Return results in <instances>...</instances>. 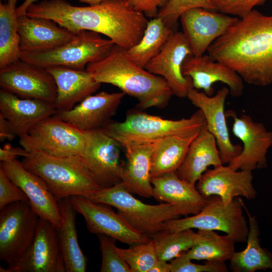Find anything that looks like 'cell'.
Segmentation results:
<instances>
[{
  "mask_svg": "<svg viewBox=\"0 0 272 272\" xmlns=\"http://www.w3.org/2000/svg\"><path fill=\"white\" fill-rule=\"evenodd\" d=\"M26 15L52 20L74 33L86 30L103 34L125 49L140 41L148 22L125 0L83 7L65 0H43L30 5Z\"/></svg>",
  "mask_w": 272,
  "mask_h": 272,
  "instance_id": "1",
  "label": "cell"
},
{
  "mask_svg": "<svg viewBox=\"0 0 272 272\" xmlns=\"http://www.w3.org/2000/svg\"><path fill=\"white\" fill-rule=\"evenodd\" d=\"M208 51L247 84H271L272 15L253 10L214 41Z\"/></svg>",
  "mask_w": 272,
  "mask_h": 272,
  "instance_id": "2",
  "label": "cell"
},
{
  "mask_svg": "<svg viewBox=\"0 0 272 272\" xmlns=\"http://www.w3.org/2000/svg\"><path fill=\"white\" fill-rule=\"evenodd\" d=\"M100 84L113 85L136 99L137 108L166 106L173 95L166 81L135 63L126 49L114 44L103 56L89 63L86 69Z\"/></svg>",
  "mask_w": 272,
  "mask_h": 272,
  "instance_id": "3",
  "label": "cell"
},
{
  "mask_svg": "<svg viewBox=\"0 0 272 272\" xmlns=\"http://www.w3.org/2000/svg\"><path fill=\"white\" fill-rule=\"evenodd\" d=\"M22 162L42 179L58 200L75 195L89 198L101 188L81 156L56 157L34 150Z\"/></svg>",
  "mask_w": 272,
  "mask_h": 272,
  "instance_id": "4",
  "label": "cell"
},
{
  "mask_svg": "<svg viewBox=\"0 0 272 272\" xmlns=\"http://www.w3.org/2000/svg\"><path fill=\"white\" fill-rule=\"evenodd\" d=\"M139 108L127 112L123 121L110 120L102 128L121 147L131 143L154 142L172 135H184L198 131L205 120L198 109L188 118L168 119L146 113Z\"/></svg>",
  "mask_w": 272,
  "mask_h": 272,
  "instance_id": "5",
  "label": "cell"
},
{
  "mask_svg": "<svg viewBox=\"0 0 272 272\" xmlns=\"http://www.w3.org/2000/svg\"><path fill=\"white\" fill-rule=\"evenodd\" d=\"M89 198L114 207L130 226L148 237L163 231L167 221L180 216L169 203L152 205L143 202L129 192L121 182L98 189Z\"/></svg>",
  "mask_w": 272,
  "mask_h": 272,
  "instance_id": "6",
  "label": "cell"
},
{
  "mask_svg": "<svg viewBox=\"0 0 272 272\" xmlns=\"http://www.w3.org/2000/svg\"><path fill=\"white\" fill-rule=\"evenodd\" d=\"M243 205L241 197L226 205L219 196H211L199 213L169 220L165 222L164 230L171 232L189 229L219 231L230 236L236 243H244L249 228L243 213Z\"/></svg>",
  "mask_w": 272,
  "mask_h": 272,
  "instance_id": "7",
  "label": "cell"
},
{
  "mask_svg": "<svg viewBox=\"0 0 272 272\" xmlns=\"http://www.w3.org/2000/svg\"><path fill=\"white\" fill-rule=\"evenodd\" d=\"M114 45L100 34L81 31L68 42L54 48L37 52H21L20 59L43 68L64 66L84 70L85 66L105 55Z\"/></svg>",
  "mask_w": 272,
  "mask_h": 272,
  "instance_id": "8",
  "label": "cell"
},
{
  "mask_svg": "<svg viewBox=\"0 0 272 272\" xmlns=\"http://www.w3.org/2000/svg\"><path fill=\"white\" fill-rule=\"evenodd\" d=\"M21 147L56 157H82L86 144L85 132L53 115L43 119L20 137Z\"/></svg>",
  "mask_w": 272,
  "mask_h": 272,
  "instance_id": "9",
  "label": "cell"
},
{
  "mask_svg": "<svg viewBox=\"0 0 272 272\" xmlns=\"http://www.w3.org/2000/svg\"><path fill=\"white\" fill-rule=\"evenodd\" d=\"M0 211V259L10 264L30 246L40 218L29 201L11 203Z\"/></svg>",
  "mask_w": 272,
  "mask_h": 272,
  "instance_id": "10",
  "label": "cell"
},
{
  "mask_svg": "<svg viewBox=\"0 0 272 272\" xmlns=\"http://www.w3.org/2000/svg\"><path fill=\"white\" fill-rule=\"evenodd\" d=\"M84 162L101 188L121 182L124 163L120 159L119 143L102 128L85 131Z\"/></svg>",
  "mask_w": 272,
  "mask_h": 272,
  "instance_id": "11",
  "label": "cell"
},
{
  "mask_svg": "<svg viewBox=\"0 0 272 272\" xmlns=\"http://www.w3.org/2000/svg\"><path fill=\"white\" fill-rule=\"evenodd\" d=\"M70 199L77 212L84 217L90 233L105 235L129 245L151 240L134 229L110 206L94 202L83 196H72Z\"/></svg>",
  "mask_w": 272,
  "mask_h": 272,
  "instance_id": "12",
  "label": "cell"
},
{
  "mask_svg": "<svg viewBox=\"0 0 272 272\" xmlns=\"http://www.w3.org/2000/svg\"><path fill=\"white\" fill-rule=\"evenodd\" d=\"M2 89L20 97L54 103L56 86L45 69L21 59L0 69Z\"/></svg>",
  "mask_w": 272,
  "mask_h": 272,
  "instance_id": "13",
  "label": "cell"
},
{
  "mask_svg": "<svg viewBox=\"0 0 272 272\" xmlns=\"http://www.w3.org/2000/svg\"><path fill=\"white\" fill-rule=\"evenodd\" d=\"M227 116L232 117V132L243 143L240 153L228 165L234 170L261 169L267 167L266 154L272 145V131L263 123L254 121L247 115L237 116L233 110L227 111Z\"/></svg>",
  "mask_w": 272,
  "mask_h": 272,
  "instance_id": "14",
  "label": "cell"
},
{
  "mask_svg": "<svg viewBox=\"0 0 272 272\" xmlns=\"http://www.w3.org/2000/svg\"><path fill=\"white\" fill-rule=\"evenodd\" d=\"M1 272H64L56 227L39 219L35 238L29 248L17 261L0 267Z\"/></svg>",
  "mask_w": 272,
  "mask_h": 272,
  "instance_id": "15",
  "label": "cell"
},
{
  "mask_svg": "<svg viewBox=\"0 0 272 272\" xmlns=\"http://www.w3.org/2000/svg\"><path fill=\"white\" fill-rule=\"evenodd\" d=\"M0 168L26 195L39 218L49 221L55 227L61 225L62 217L58 200L42 178L26 169L17 159L1 162Z\"/></svg>",
  "mask_w": 272,
  "mask_h": 272,
  "instance_id": "16",
  "label": "cell"
},
{
  "mask_svg": "<svg viewBox=\"0 0 272 272\" xmlns=\"http://www.w3.org/2000/svg\"><path fill=\"white\" fill-rule=\"evenodd\" d=\"M192 54L183 33L174 32L160 52L144 69L164 78L173 95L180 98L187 97L189 91L193 87L191 78L183 75L182 66L185 58Z\"/></svg>",
  "mask_w": 272,
  "mask_h": 272,
  "instance_id": "17",
  "label": "cell"
},
{
  "mask_svg": "<svg viewBox=\"0 0 272 272\" xmlns=\"http://www.w3.org/2000/svg\"><path fill=\"white\" fill-rule=\"evenodd\" d=\"M229 88L223 87L216 95L208 96L193 88L188 92L187 97L203 113L207 127L215 137L223 165L228 164L241 152L240 145H234L231 141L225 112Z\"/></svg>",
  "mask_w": 272,
  "mask_h": 272,
  "instance_id": "18",
  "label": "cell"
},
{
  "mask_svg": "<svg viewBox=\"0 0 272 272\" xmlns=\"http://www.w3.org/2000/svg\"><path fill=\"white\" fill-rule=\"evenodd\" d=\"M240 18L203 8H194L180 16L183 33L193 55L204 54L209 46Z\"/></svg>",
  "mask_w": 272,
  "mask_h": 272,
  "instance_id": "19",
  "label": "cell"
},
{
  "mask_svg": "<svg viewBox=\"0 0 272 272\" xmlns=\"http://www.w3.org/2000/svg\"><path fill=\"white\" fill-rule=\"evenodd\" d=\"M252 171L234 170L228 165L208 169L196 183L199 193L206 198L216 195L228 205L236 198L253 199L256 197Z\"/></svg>",
  "mask_w": 272,
  "mask_h": 272,
  "instance_id": "20",
  "label": "cell"
},
{
  "mask_svg": "<svg viewBox=\"0 0 272 272\" xmlns=\"http://www.w3.org/2000/svg\"><path fill=\"white\" fill-rule=\"evenodd\" d=\"M182 72L184 76L191 78L193 88L202 90L208 96H213V85L216 82L226 84L233 97H240L243 94V80L241 77L210 55L187 56L182 64Z\"/></svg>",
  "mask_w": 272,
  "mask_h": 272,
  "instance_id": "21",
  "label": "cell"
},
{
  "mask_svg": "<svg viewBox=\"0 0 272 272\" xmlns=\"http://www.w3.org/2000/svg\"><path fill=\"white\" fill-rule=\"evenodd\" d=\"M122 92L101 91L85 98L72 109L56 116L85 132L102 127L114 115L125 96Z\"/></svg>",
  "mask_w": 272,
  "mask_h": 272,
  "instance_id": "22",
  "label": "cell"
},
{
  "mask_svg": "<svg viewBox=\"0 0 272 272\" xmlns=\"http://www.w3.org/2000/svg\"><path fill=\"white\" fill-rule=\"evenodd\" d=\"M56 112L54 103L23 98L0 90V114L8 121L17 137L26 134L37 123Z\"/></svg>",
  "mask_w": 272,
  "mask_h": 272,
  "instance_id": "23",
  "label": "cell"
},
{
  "mask_svg": "<svg viewBox=\"0 0 272 272\" xmlns=\"http://www.w3.org/2000/svg\"><path fill=\"white\" fill-rule=\"evenodd\" d=\"M21 52H37L51 49L70 41L74 33L54 21L27 15L18 16Z\"/></svg>",
  "mask_w": 272,
  "mask_h": 272,
  "instance_id": "24",
  "label": "cell"
},
{
  "mask_svg": "<svg viewBox=\"0 0 272 272\" xmlns=\"http://www.w3.org/2000/svg\"><path fill=\"white\" fill-rule=\"evenodd\" d=\"M151 182L153 197L173 206L179 216L198 214L208 199L199 193L196 184L181 179L176 172L152 178Z\"/></svg>",
  "mask_w": 272,
  "mask_h": 272,
  "instance_id": "25",
  "label": "cell"
},
{
  "mask_svg": "<svg viewBox=\"0 0 272 272\" xmlns=\"http://www.w3.org/2000/svg\"><path fill=\"white\" fill-rule=\"evenodd\" d=\"M46 69L52 76L56 84V96L54 104L57 112L72 109L96 92L101 85L86 70L64 66Z\"/></svg>",
  "mask_w": 272,
  "mask_h": 272,
  "instance_id": "26",
  "label": "cell"
},
{
  "mask_svg": "<svg viewBox=\"0 0 272 272\" xmlns=\"http://www.w3.org/2000/svg\"><path fill=\"white\" fill-rule=\"evenodd\" d=\"M154 142L131 143L121 146L126 158L121 182L130 193L145 198L153 196L151 168Z\"/></svg>",
  "mask_w": 272,
  "mask_h": 272,
  "instance_id": "27",
  "label": "cell"
},
{
  "mask_svg": "<svg viewBox=\"0 0 272 272\" xmlns=\"http://www.w3.org/2000/svg\"><path fill=\"white\" fill-rule=\"evenodd\" d=\"M223 165L215 137L208 130L205 121L191 143L186 156L176 171L182 179L196 184L210 166Z\"/></svg>",
  "mask_w": 272,
  "mask_h": 272,
  "instance_id": "28",
  "label": "cell"
},
{
  "mask_svg": "<svg viewBox=\"0 0 272 272\" xmlns=\"http://www.w3.org/2000/svg\"><path fill=\"white\" fill-rule=\"evenodd\" d=\"M62 222L56 227L59 249L66 272H85L88 258L79 244L76 228L77 211L70 197L58 200Z\"/></svg>",
  "mask_w": 272,
  "mask_h": 272,
  "instance_id": "29",
  "label": "cell"
},
{
  "mask_svg": "<svg viewBox=\"0 0 272 272\" xmlns=\"http://www.w3.org/2000/svg\"><path fill=\"white\" fill-rule=\"evenodd\" d=\"M199 131L188 134L167 136L155 141L151 155V178L176 172Z\"/></svg>",
  "mask_w": 272,
  "mask_h": 272,
  "instance_id": "30",
  "label": "cell"
},
{
  "mask_svg": "<svg viewBox=\"0 0 272 272\" xmlns=\"http://www.w3.org/2000/svg\"><path fill=\"white\" fill-rule=\"evenodd\" d=\"M248 220L249 231L246 246L240 251H235L230 259L233 272H255L272 269V253L263 248L259 238L260 229L256 218L252 216L245 206Z\"/></svg>",
  "mask_w": 272,
  "mask_h": 272,
  "instance_id": "31",
  "label": "cell"
},
{
  "mask_svg": "<svg viewBox=\"0 0 272 272\" xmlns=\"http://www.w3.org/2000/svg\"><path fill=\"white\" fill-rule=\"evenodd\" d=\"M236 242L230 236L220 235L215 231L198 230L192 247L185 251L191 260L225 262L235 251Z\"/></svg>",
  "mask_w": 272,
  "mask_h": 272,
  "instance_id": "32",
  "label": "cell"
},
{
  "mask_svg": "<svg viewBox=\"0 0 272 272\" xmlns=\"http://www.w3.org/2000/svg\"><path fill=\"white\" fill-rule=\"evenodd\" d=\"M174 32L161 18H153L148 21L141 39L135 45L126 49L127 53L134 63L145 68L160 52Z\"/></svg>",
  "mask_w": 272,
  "mask_h": 272,
  "instance_id": "33",
  "label": "cell"
},
{
  "mask_svg": "<svg viewBox=\"0 0 272 272\" xmlns=\"http://www.w3.org/2000/svg\"><path fill=\"white\" fill-rule=\"evenodd\" d=\"M18 0L0 3V69L20 59L16 5Z\"/></svg>",
  "mask_w": 272,
  "mask_h": 272,
  "instance_id": "34",
  "label": "cell"
},
{
  "mask_svg": "<svg viewBox=\"0 0 272 272\" xmlns=\"http://www.w3.org/2000/svg\"><path fill=\"white\" fill-rule=\"evenodd\" d=\"M197 233L189 229L177 232L164 230L152 239L159 259L172 260L190 249L195 243Z\"/></svg>",
  "mask_w": 272,
  "mask_h": 272,
  "instance_id": "35",
  "label": "cell"
},
{
  "mask_svg": "<svg viewBox=\"0 0 272 272\" xmlns=\"http://www.w3.org/2000/svg\"><path fill=\"white\" fill-rule=\"evenodd\" d=\"M117 251L131 272H149L159 259L152 239L146 242L132 245L128 248L117 247Z\"/></svg>",
  "mask_w": 272,
  "mask_h": 272,
  "instance_id": "36",
  "label": "cell"
},
{
  "mask_svg": "<svg viewBox=\"0 0 272 272\" xmlns=\"http://www.w3.org/2000/svg\"><path fill=\"white\" fill-rule=\"evenodd\" d=\"M213 0H167L159 10L157 17L173 30L184 12L194 8H203L215 11Z\"/></svg>",
  "mask_w": 272,
  "mask_h": 272,
  "instance_id": "37",
  "label": "cell"
},
{
  "mask_svg": "<svg viewBox=\"0 0 272 272\" xmlns=\"http://www.w3.org/2000/svg\"><path fill=\"white\" fill-rule=\"evenodd\" d=\"M102 254L101 272H131L117 251L116 240L103 234L97 235Z\"/></svg>",
  "mask_w": 272,
  "mask_h": 272,
  "instance_id": "38",
  "label": "cell"
},
{
  "mask_svg": "<svg viewBox=\"0 0 272 272\" xmlns=\"http://www.w3.org/2000/svg\"><path fill=\"white\" fill-rule=\"evenodd\" d=\"M186 255L185 252L172 259L170 264L171 272H227L225 262L206 261L203 264H196Z\"/></svg>",
  "mask_w": 272,
  "mask_h": 272,
  "instance_id": "39",
  "label": "cell"
},
{
  "mask_svg": "<svg viewBox=\"0 0 272 272\" xmlns=\"http://www.w3.org/2000/svg\"><path fill=\"white\" fill-rule=\"evenodd\" d=\"M266 0H213L215 11L242 18L249 14L255 6L263 4Z\"/></svg>",
  "mask_w": 272,
  "mask_h": 272,
  "instance_id": "40",
  "label": "cell"
},
{
  "mask_svg": "<svg viewBox=\"0 0 272 272\" xmlns=\"http://www.w3.org/2000/svg\"><path fill=\"white\" fill-rule=\"evenodd\" d=\"M29 201L24 192L0 168V210L9 205Z\"/></svg>",
  "mask_w": 272,
  "mask_h": 272,
  "instance_id": "41",
  "label": "cell"
},
{
  "mask_svg": "<svg viewBox=\"0 0 272 272\" xmlns=\"http://www.w3.org/2000/svg\"><path fill=\"white\" fill-rule=\"evenodd\" d=\"M134 10L143 13L146 16L157 17L159 10L167 0H125Z\"/></svg>",
  "mask_w": 272,
  "mask_h": 272,
  "instance_id": "42",
  "label": "cell"
},
{
  "mask_svg": "<svg viewBox=\"0 0 272 272\" xmlns=\"http://www.w3.org/2000/svg\"><path fill=\"white\" fill-rule=\"evenodd\" d=\"M28 154L29 152L23 147H13L7 143L0 148V161L1 162H8L19 157L25 158Z\"/></svg>",
  "mask_w": 272,
  "mask_h": 272,
  "instance_id": "43",
  "label": "cell"
},
{
  "mask_svg": "<svg viewBox=\"0 0 272 272\" xmlns=\"http://www.w3.org/2000/svg\"><path fill=\"white\" fill-rule=\"evenodd\" d=\"M17 137L8 121L0 114V141H12Z\"/></svg>",
  "mask_w": 272,
  "mask_h": 272,
  "instance_id": "44",
  "label": "cell"
},
{
  "mask_svg": "<svg viewBox=\"0 0 272 272\" xmlns=\"http://www.w3.org/2000/svg\"><path fill=\"white\" fill-rule=\"evenodd\" d=\"M149 272H171L170 264L166 261L158 259Z\"/></svg>",
  "mask_w": 272,
  "mask_h": 272,
  "instance_id": "45",
  "label": "cell"
},
{
  "mask_svg": "<svg viewBox=\"0 0 272 272\" xmlns=\"http://www.w3.org/2000/svg\"><path fill=\"white\" fill-rule=\"evenodd\" d=\"M81 3L88 4L89 5H93L99 4L102 2L107 0H79ZM37 0H25L24 2V5L26 7H29L32 4L37 2Z\"/></svg>",
  "mask_w": 272,
  "mask_h": 272,
  "instance_id": "46",
  "label": "cell"
},
{
  "mask_svg": "<svg viewBox=\"0 0 272 272\" xmlns=\"http://www.w3.org/2000/svg\"><path fill=\"white\" fill-rule=\"evenodd\" d=\"M4 1H7V0H4Z\"/></svg>",
  "mask_w": 272,
  "mask_h": 272,
  "instance_id": "47",
  "label": "cell"
}]
</instances>
